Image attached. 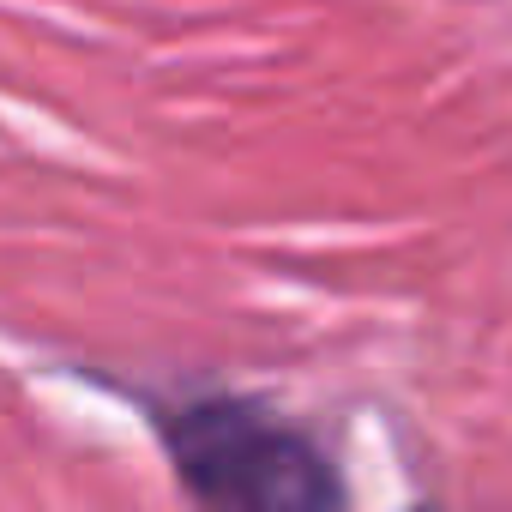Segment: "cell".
Listing matches in <instances>:
<instances>
[{
    "label": "cell",
    "instance_id": "obj_1",
    "mask_svg": "<svg viewBox=\"0 0 512 512\" xmlns=\"http://www.w3.org/2000/svg\"><path fill=\"white\" fill-rule=\"evenodd\" d=\"M163 452L193 500L253 512H326L344 500L326 452L247 398H199L157 416Z\"/></svg>",
    "mask_w": 512,
    "mask_h": 512
}]
</instances>
